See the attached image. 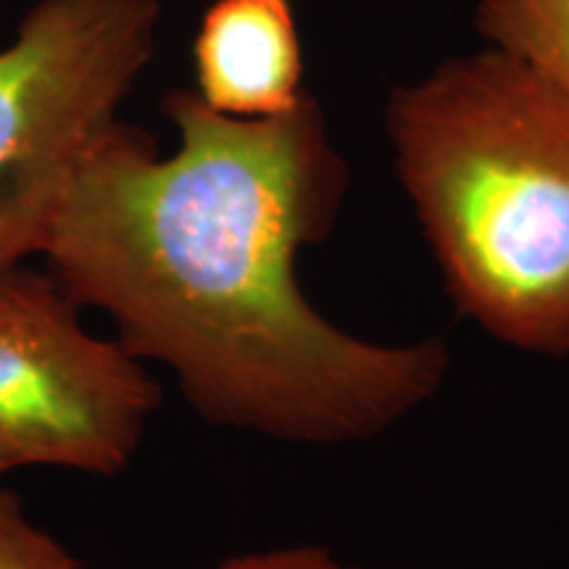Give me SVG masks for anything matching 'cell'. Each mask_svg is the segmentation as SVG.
Wrapping results in <instances>:
<instances>
[{
    "label": "cell",
    "mask_w": 569,
    "mask_h": 569,
    "mask_svg": "<svg viewBox=\"0 0 569 569\" xmlns=\"http://www.w3.org/2000/svg\"><path fill=\"white\" fill-rule=\"evenodd\" d=\"M193 63L196 96L224 117H280L309 96L290 0H213L198 27Z\"/></svg>",
    "instance_id": "obj_5"
},
{
    "label": "cell",
    "mask_w": 569,
    "mask_h": 569,
    "mask_svg": "<svg viewBox=\"0 0 569 569\" xmlns=\"http://www.w3.org/2000/svg\"><path fill=\"white\" fill-rule=\"evenodd\" d=\"M163 113L174 153L117 122L71 180L42 251L71 301L109 315L134 359L172 369L217 427L340 446L425 407L451 367L443 340L359 338L301 290L298 256L348 190L322 106L234 119L174 90Z\"/></svg>",
    "instance_id": "obj_1"
},
{
    "label": "cell",
    "mask_w": 569,
    "mask_h": 569,
    "mask_svg": "<svg viewBox=\"0 0 569 569\" xmlns=\"http://www.w3.org/2000/svg\"><path fill=\"white\" fill-rule=\"evenodd\" d=\"M209 569H359L332 557L327 549L317 546H293V549L251 551L238 553Z\"/></svg>",
    "instance_id": "obj_8"
},
{
    "label": "cell",
    "mask_w": 569,
    "mask_h": 569,
    "mask_svg": "<svg viewBox=\"0 0 569 569\" xmlns=\"http://www.w3.org/2000/svg\"><path fill=\"white\" fill-rule=\"evenodd\" d=\"M396 172L457 309L569 356V101L488 46L393 90Z\"/></svg>",
    "instance_id": "obj_2"
},
{
    "label": "cell",
    "mask_w": 569,
    "mask_h": 569,
    "mask_svg": "<svg viewBox=\"0 0 569 569\" xmlns=\"http://www.w3.org/2000/svg\"><path fill=\"white\" fill-rule=\"evenodd\" d=\"M0 569H82L53 536L32 525L19 498L0 488Z\"/></svg>",
    "instance_id": "obj_7"
},
{
    "label": "cell",
    "mask_w": 569,
    "mask_h": 569,
    "mask_svg": "<svg viewBox=\"0 0 569 569\" xmlns=\"http://www.w3.org/2000/svg\"><path fill=\"white\" fill-rule=\"evenodd\" d=\"M159 403L142 361L84 330L51 272L0 274V443L21 467L124 472Z\"/></svg>",
    "instance_id": "obj_4"
},
{
    "label": "cell",
    "mask_w": 569,
    "mask_h": 569,
    "mask_svg": "<svg viewBox=\"0 0 569 569\" xmlns=\"http://www.w3.org/2000/svg\"><path fill=\"white\" fill-rule=\"evenodd\" d=\"M159 0H40L0 51V274L42 256L77 169L148 67Z\"/></svg>",
    "instance_id": "obj_3"
},
{
    "label": "cell",
    "mask_w": 569,
    "mask_h": 569,
    "mask_svg": "<svg viewBox=\"0 0 569 569\" xmlns=\"http://www.w3.org/2000/svg\"><path fill=\"white\" fill-rule=\"evenodd\" d=\"M19 467L21 465L17 461V457H13L9 448L0 443V478H3L6 472H11V469H19Z\"/></svg>",
    "instance_id": "obj_9"
},
{
    "label": "cell",
    "mask_w": 569,
    "mask_h": 569,
    "mask_svg": "<svg viewBox=\"0 0 569 569\" xmlns=\"http://www.w3.org/2000/svg\"><path fill=\"white\" fill-rule=\"evenodd\" d=\"M478 30L569 101V0H480Z\"/></svg>",
    "instance_id": "obj_6"
}]
</instances>
